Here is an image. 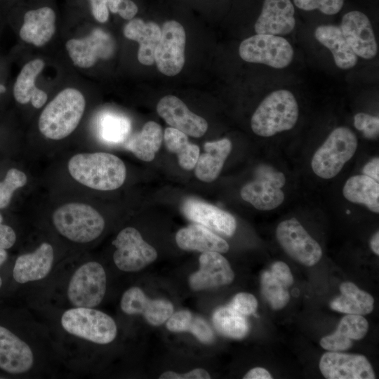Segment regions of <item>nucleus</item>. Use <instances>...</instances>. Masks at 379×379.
<instances>
[{"label":"nucleus","mask_w":379,"mask_h":379,"mask_svg":"<svg viewBox=\"0 0 379 379\" xmlns=\"http://www.w3.org/2000/svg\"><path fill=\"white\" fill-rule=\"evenodd\" d=\"M68 170L79 183L102 191L120 187L126 176L123 161L107 152L77 154L69 159Z\"/></svg>","instance_id":"obj_1"},{"label":"nucleus","mask_w":379,"mask_h":379,"mask_svg":"<svg viewBox=\"0 0 379 379\" xmlns=\"http://www.w3.org/2000/svg\"><path fill=\"white\" fill-rule=\"evenodd\" d=\"M60 330L69 337L86 343L107 345L117 335L115 321L95 307H68L58 318Z\"/></svg>","instance_id":"obj_2"},{"label":"nucleus","mask_w":379,"mask_h":379,"mask_svg":"<svg viewBox=\"0 0 379 379\" xmlns=\"http://www.w3.org/2000/svg\"><path fill=\"white\" fill-rule=\"evenodd\" d=\"M86 107L82 93L74 88L61 91L46 106L39 119V129L51 140L70 135L79 125Z\"/></svg>","instance_id":"obj_3"},{"label":"nucleus","mask_w":379,"mask_h":379,"mask_svg":"<svg viewBox=\"0 0 379 379\" xmlns=\"http://www.w3.org/2000/svg\"><path fill=\"white\" fill-rule=\"evenodd\" d=\"M298 105L288 90H277L266 96L253 113L252 131L262 137H271L294 127L298 119Z\"/></svg>","instance_id":"obj_4"},{"label":"nucleus","mask_w":379,"mask_h":379,"mask_svg":"<svg viewBox=\"0 0 379 379\" xmlns=\"http://www.w3.org/2000/svg\"><path fill=\"white\" fill-rule=\"evenodd\" d=\"M52 220L62 237L78 244L94 241L105 228V220L100 213L81 203H68L58 207L53 213Z\"/></svg>","instance_id":"obj_5"},{"label":"nucleus","mask_w":379,"mask_h":379,"mask_svg":"<svg viewBox=\"0 0 379 379\" xmlns=\"http://www.w3.org/2000/svg\"><path fill=\"white\" fill-rule=\"evenodd\" d=\"M107 290L104 267L94 260L86 261L75 268L65 286L69 307H96L103 300Z\"/></svg>","instance_id":"obj_6"},{"label":"nucleus","mask_w":379,"mask_h":379,"mask_svg":"<svg viewBox=\"0 0 379 379\" xmlns=\"http://www.w3.org/2000/svg\"><path fill=\"white\" fill-rule=\"evenodd\" d=\"M358 140L347 127L335 128L316 151L312 159L313 172L324 179L335 177L354 156Z\"/></svg>","instance_id":"obj_7"},{"label":"nucleus","mask_w":379,"mask_h":379,"mask_svg":"<svg viewBox=\"0 0 379 379\" xmlns=\"http://www.w3.org/2000/svg\"><path fill=\"white\" fill-rule=\"evenodd\" d=\"M36 365L31 343L11 322L0 317V372L10 376H25Z\"/></svg>","instance_id":"obj_8"},{"label":"nucleus","mask_w":379,"mask_h":379,"mask_svg":"<svg viewBox=\"0 0 379 379\" xmlns=\"http://www.w3.org/2000/svg\"><path fill=\"white\" fill-rule=\"evenodd\" d=\"M239 55L248 62L260 63L281 69L293 58V49L284 37L277 35L256 34L244 39L239 48Z\"/></svg>","instance_id":"obj_9"},{"label":"nucleus","mask_w":379,"mask_h":379,"mask_svg":"<svg viewBox=\"0 0 379 379\" xmlns=\"http://www.w3.org/2000/svg\"><path fill=\"white\" fill-rule=\"evenodd\" d=\"M115 247L113 260L117 267L126 272H138L157 258L155 248L147 244L134 227L121 230L112 241Z\"/></svg>","instance_id":"obj_10"},{"label":"nucleus","mask_w":379,"mask_h":379,"mask_svg":"<svg viewBox=\"0 0 379 379\" xmlns=\"http://www.w3.org/2000/svg\"><path fill=\"white\" fill-rule=\"evenodd\" d=\"M281 247L296 262L311 267L321 258L322 249L295 218L281 222L276 230Z\"/></svg>","instance_id":"obj_11"},{"label":"nucleus","mask_w":379,"mask_h":379,"mask_svg":"<svg viewBox=\"0 0 379 379\" xmlns=\"http://www.w3.org/2000/svg\"><path fill=\"white\" fill-rule=\"evenodd\" d=\"M185 32L180 23L168 20L164 23L154 51L158 69L166 76H175L185 64Z\"/></svg>","instance_id":"obj_12"},{"label":"nucleus","mask_w":379,"mask_h":379,"mask_svg":"<svg viewBox=\"0 0 379 379\" xmlns=\"http://www.w3.org/2000/svg\"><path fill=\"white\" fill-rule=\"evenodd\" d=\"M319 370L327 379H375L367 358L362 354L328 351L321 357Z\"/></svg>","instance_id":"obj_13"},{"label":"nucleus","mask_w":379,"mask_h":379,"mask_svg":"<svg viewBox=\"0 0 379 379\" xmlns=\"http://www.w3.org/2000/svg\"><path fill=\"white\" fill-rule=\"evenodd\" d=\"M54 261L53 247L43 242L34 251L17 257L11 271L12 279L21 285L44 280L52 272Z\"/></svg>","instance_id":"obj_14"},{"label":"nucleus","mask_w":379,"mask_h":379,"mask_svg":"<svg viewBox=\"0 0 379 379\" xmlns=\"http://www.w3.org/2000/svg\"><path fill=\"white\" fill-rule=\"evenodd\" d=\"M340 29L354 53L364 59L373 58L378 53V44L368 18L364 13L352 11L345 13Z\"/></svg>","instance_id":"obj_15"},{"label":"nucleus","mask_w":379,"mask_h":379,"mask_svg":"<svg viewBox=\"0 0 379 379\" xmlns=\"http://www.w3.org/2000/svg\"><path fill=\"white\" fill-rule=\"evenodd\" d=\"M65 48L75 66L89 68L99 59L108 58L113 52L114 45L107 34L95 29L84 38L68 40Z\"/></svg>","instance_id":"obj_16"},{"label":"nucleus","mask_w":379,"mask_h":379,"mask_svg":"<svg viewBox=\"0 0 379 379\" xmlns=\"http://www.w3.org/2000/svg\"><path fill=\"white\" fill-rule=\"evenodd\" d=\"M157 111L172 128L192 137H201L208 129L206 121L192 112L180 99L174 95L161 98Z\"/></svg>","instance_id":"obj_17"},{"label":"nucleus","mask_w":379,"mask_h":379,"mask_svg":"<svg viewBox=\"0 0 379 379\" xmlns=\"http://www.w3.org/2000/svg\"><path fill=\"white\" fill-rule=\"evenodd\" d=\"M120 307L126 314H142L152 325L159 326L173 313V305L164 299L151 300L138 286H132L122 295Z\"/></svg>","instance_id":"obj_18"},{"label":"nucleus","mask_w":379,"mask_h":379,"mask_svg":"<svg viewBox=\"0 0 379 379\" xmlns=\"http://www.w3.org/2000/svg\"><path fill=\"white\" fill-rule=\"evenodd\" d=\"M199 270L191 274L190 287L201 291L227 285L232 282L234 273L227 261L220 253L203 252L199 257Z\"/></svg>","instance_id":"obj_19"},{"label":"nucleus","mask_w":379,"mask_h":379,"mask_svg":"<svg viewBox=\"0 0 379 379\" xmlns=\"http://www.w3.org/2000/svg\"><path fill=\"white\" fill-rule=\"evenodd\" d=\"M295 9L291 0H264L255 23L256 34L286 35L295 26Z\"/></svg>","instance_id":"obj_20"},{"label":"nucleus","mask_w":379,"mask_h":379,"mask_svg":"<svg viewBox=\"0 0 379 379\" xmlns=\"http://www.w3.org/2000/svg\"><path fill=\"white\" fill-rule=\"evenodd\" d=\"M182 211L190 220L208 229L227 237L235 232L237 222L234 217L214 205L196 199H188L183 203Z\"/></svg>","instance_id":"obj_21"},{"label":"nucleus","mask_w":379,"mask_h":379,"mask_svg":"<svg viewBox=\"0 0 379 379\" xmlns=\"http://www.w3.org/2000/svg\"><path fill=\"white\" fill-rule=\"evenodd\" d=\"M56 14L53 8L44 6L27 11L20 29V37L26 43L42 46L53 37Z\"/></svg>","instance_id":"obj_22"},{"label":"nucleus","mask_w":379,"mask_h":379,"mask_svg":"<svg viewBox=\"0 0 379 379\" xmlns=\"http://www.w3.org/2000/svg\"><path fill=\"white\" fill-rule=\"evenodd\" d=\"M368 330V323L362 316L347 314L340 321L336 331L320 340V345L332 352H341L352 347L353 340L365 337Z\"/></svg>","instance_id":"obj_23"},{"label":"nucleus","mask_w":379,"mask_h":379,"mask_svg":"<svg viewBox=\"0 0 379 379\" xmlns=\"http://www.w3.org/2000/svg\"><path fill=\"white\" fill-rule=\"evenodd\" d=\"M44 62L36 58L27 62L20 70L13 86V95L20 104L31 102L34 107L41 108L46 102V93L35 85L38 75L44 67Z\"/></svg>","instance_id":"obj_24"},{"label":"nucleus","mask_w":379,"mask_h":379,"mask_svg":"<svg viewBox=\"0 0 379 379\" xmlns=\"http://www.w3.org/2000/svg\"><path fill=\"white\" fill-rule=\"evenodd\" d=\"M175 241L180 248L186 251L226 253L230 248L225 240L199 224L190 225L178 230Z\"/></svg>","instance_id":"obj_25"},{"label":"nucleus","mask_w":379,"mask_h":379,"mask_svg":"<svg viewBox=\"0 0 379 379\" xmlns=\"http://www.w3.org/2000/svg\"><path fill=\"white\" fill-rule=\"evenodd\" d=\"M124 34L128 39L139 44L138 59L145 65L154 62V51L161 36L159 26L153 22H145L140 18H133L124 28Z\"/></svg>","instance_id":"obj_26"},{"label":"nucleus","mask_w":379,"mask_h":379,"mask_svg":"<svg viewBox=\"0 0 379 379\" xmlns=\"http://www.w3.org/2000/svg\"><path fill=\"white\" fill-rule=\"evenodd\" d=\"M204 152L199 154L195 165V175L206 182L215 180L220 173L225 161L232 149L231 141L227 138L207 142L204 145Z\"/></svg>","instance_id":"obj_27"},{"label":"nucleus","mask_w":379,"mask_h":379,"mask_svg":"<svg viewBox=\"0 0 379 379\" xmlns=\"http://www.w3.org/2000/svg\"><path fill=\"white\" fill-rule=\"evenodd\" d=\"M314 37L330 50L337 67L347 69L355 66L357 55L347 42L340 27L319 25L314 30Z\"/></svg>","instance_id":"obj_28"},{"label":"nucleus","mask_w":379,"mask_h":379,"mask_svg":"<svg viewBox=\"0 0 379 379\" xmlns=\"http://www.w3.org/2000/svg\"><path fill=\"white\" fill-rule=\"evenodd\" d=\"M340 295L330 302L333 310L350 314L365 315L373 310L374 298L351 281L340 286Z\"/></svg>","instance_id":"obj_29"},{"label":"nucleus","mask_w":379,"mask_h":379,"mask_svg":"<svg viewBox=\"0 0 379 379\" xmlns=\"http://www.w3.org/2000/svg\"><path fill=\"white\" fill-rule=\"evenodd\" d=\"M240 194L244 201L260 211L273 210L279 207L285 199L281 188L260 178H255L246 184Z\"/></svg>","instance_id":"obj_30"},{"label":"nucleus","mask_w":379,"mask_h":379,"mask_svg":"<svg viewBox=\"0 0 379 379\" xmlns=\"http://www.w3.org/2000/svg\"><path fill=\"white\" fill-rule=\"evenodd\" d=\"M163 140L161 126L153 121H147L142 130L130 137L125 143V147L138 159L144 161H151L159 151Z\"/></svg>","instance_id":"obj_31"},{"label":"nucleus","mask_w":379,"mask_h":379,"mask_svg":"<svg viewBox=\"0 0 379 379\" xmlns=\"http://www.w3.org/2000/svg\"><path fill=\"white\" fill-rule=\"evenodd\" d=\"M344 197L352 203L365 205L373 213H379L378 182L365 175L350 178L343 188Z\"/></svg>","instance_id":"obj_32"},{"label":"nucleus","mask_w":379,"mask_h":379,"mask_svg":"<svg viewBox=\"0 0 379 379\" xmlns=\"http://www.w3.org/2000/svg\"><path fill=\"white\" fill-rule=\"evenodd\" d=\"M164 140L167 149L177 154L178 164L185 170H192L195 167L200 154L199 147L191 143L187 135L172 127L166 128Z\"/></svg>","instance_id":"obj_33"},{"label":"nucleus","mask_w":379,"mask_h":379,"mask_svg":"<svg viewBox=\"0 0 379 379\" xmlns=\"http://www.w3.org/2000/svg\"><path fill=\"white\" fill-rule=\"evenodd\" d=\"M166 328L172 332H191L204 343H210L213 340V333L208 324L188 310L173 313L167 320Z\"/></svg>","instance_id":"obj_34"},{"label":"nucleus","mask_w":379,"mask_h":379,"mask_svg":"<svg viewBox=\"0 0 379 379\" xmlns=\"http://www.w3.org/2000/svg\"><path fill=\"white\" fill-rule=\"evenodd\" d=\"M213 322L216 330L228 338L241 339L248 332V324L244 316L229 306L217 309L213 315Z\"/></svg>","instance_id":"obj_35"},{"label":"nucleus","mask_w":379,"mask_h":379,"mask_svg":"<svg viewBox=\"0 0 379 379\" xmlns=\"http://www.w3.org/2000/svg\"><path fill=\"white\" fill-rule=\"evenodd\" d=\"M131 130L129 120L121 115L106 114L99 123V132L103 140L110 143H120L128 137Z\"/></svg>","instance_id":"obj_36"},{"label":"nucleus","mask_w":379,"mask_h":379,"mask_svg":"<svg viewBox=\"0 0 379 379\" xmlns=\"http://www.w3.org/2000/svg\"><path fill=\"white\" fill-rule=\"evenodd\" d=\"M262 293L273 310L284 308L290 300V294L269 271H265L261 275Z\"/></svg>","instance_id":"obj_37"},{"label":"nucleus","mask_w":379,"mask_h":379,"mask_svg":"<svg viewBox=\"0 0 379 379\" xmlns=\"http://www.w3.org/2000/svg\"><path fill=\"white\" fill-rule=\"evenodd\" d=\"M27 175L17 168L8 171L4 180L0 182V208H4L11 202L13 192L27 182Z\"/></svg>","instance_id":"obj_38"},{"label":"nucleus","mask_w":379,"mask_h":379,"mask_svg":"<svg viewBox=\"0 0 379 379\" xmlns=\"http://www.w3.org/2000/svg\"><path fill=\"white\" fill-rule=\"evenodd\" d=\"M293 4L303 11L319 10L326 15H334L341 10L344 0H293Z\"/></svg>","instance_id":"obj_39"},{"label":"nucleus","mask_w":379,"mask_h":379,"mask_svg":"<svg viewBox=\"0 0 379 379\" xmlns=\"http://www.w3.org/2000/svg\"><path fill=\"white\" fill-rule=\"evenodd\" d=\"M354 126L362 131L365 138L376 139L379 135V118L367 113L359 112L354 117Z\"/></svg>","instance_id":"obj_40"},{"label":"nucleus","mask_w":379,"mask_h":379,"mask_svg":"<svg viewBox=\"0 0 379 379\" xmlns=\"http://www.w3.org/2000/svg\"><path fill=\"white\" fill-rule=\"evenodd\" d=\"M258 305V300L253 295L241 292L234 295L228 306L244 316H248L255 312Z\"/></svg>","instance_id":"obj_41"},{"label":"nucleus","mask_w":379,"mask_h":379,"mask_svg":"<svg viewBox=\"0 0 379 379\" xmlns=\"http://www.w3.org/2000/svg\"><path fill=\"white\" fill-rule=\"evenodd\" d=\"M256 178H260L271 182L279 188H282L286 184V177L282 172L277 171L274 168L262 165L257 168Z\"/></svg>","instance_id":"obj_42"},{"label":"nucleus","mask_w":379,"mask_h":379,"mask_svg":"<svg viewBox=\"0 0 379 379\" xmlns=\"http://www.w3.org/2000/svg\"><path fill=\"white\" fill-rule=\"evenodd\" d=\"M270 272L286 288L291 286L293 283L291 270L284 262L277 261L274 262L271 266Z\"/></svg>","instance_id":"obj_43"},{"label":"nucleus","mask_w":379,"mask_h":379,"mask_svg":"<svg viewBox=\"0 0 379 379\" xmlns=\"http://www.w3.org/2000/svg\"><path fill=\"white\" fill-rule=\"evenodd\" d=\"M160 379H209V373L203 368H195L188 373L180 374L174 371H166L162 373Z\"/></svg>","instance_id":"obj_44"},{"label":"nucleus","mask_w":379,"mask_h":379,"mask_svg":"<svg viewBox=\"0 0 379 379\" xmlns=\"http://www.w3.org/2000/svg\"><path fill=\"white\" fill-rule=\"evenodd\" d=\"M16 234L9 225L3 223V217L0 214V248L9 249L16 241Z\"/></svg>","instance_id":"obj_45"},{"label":"nucleus","mask_w":379,"mask_h":379,"mask_svg":"<svg viewBox=\"0 0 379 379\" xmlns=\"http://www.w3.org/2000/svg\"><path fill=\"white\" fill-rule=\"evenodd\" d=\"M93 18L99 22L104 23L109 18L107 0H88Z\"/></svg>","instance_id":"obj_46"},{"label":"nucleus","mask_w":379,"mask_h":379,"mask_svg":"<svg viewBox=\"0 0 379 379\" xmlns=\"http://www.w3.org/2000/svg\"><path fill=\"white\" fill-rule=\"evenodd\" d=\"M136 4L131 0H122L117 8V13L125 20L133 19L138 13Z\"/></svg>","instance_id":"obj_47"},{"label":"nucleus","mask_w":379,"mask_h":379,"mask_svg":"<svg viewBox=\"0 0 379 379\" xmlns=\"http://www.w3.org/2000/svg\"><path fill=\"white\" fill-rule=\"evenodd\" d=\"M364 175L379 181V158L374 157L367 162L362 169Z\"/></svg>","instance_id":"obj_48"},{"label":"nucleus","mask_w":379,"mask_h":379,"mask_svg":"<svg viewBox=\"0 0 379 379\" xmlns=\"http://www.w3.org/2000/svg\"><path fill=\"white\" fill-rule=\"evenodd\" d=\"M244 379H272L270 372L261 367H255L247 372L244 376Z\"/></svg>","instance_id":"obj_49"},{"label":"nucleus","mask_w":379,"mask_h":379,"mask_svg":"<svg viewBox=\"0 0 379 379\" xmlns=\"http://www.w3.org/2000/svg\"><path fill=\"white\" fill-rule=\"evenodd\" d=\"M8 258V254L6 249L0 248V291L4 285V280L1 274L2 267Z\"/></svg>","instance_id":"obj_50"},{"label":"nucleus","mask_w":379,"mask_h":379,"mask_svg":"<svg viewBox=\"0 0 379 379\" xmlns=\"http://www.w3.org/2000/svg\"><path fill=\"white\" fill-rule=\"evenodd\" d=\"M370 247L373 252L377 255H379V232L377 231L371 237Z\"/></svg>","instance_id":"obj_51"},{"label":"nucleus","mask_w":379,"mask_h":379,"mask_svg":"<svg viewBox=\"0 0 379 379\" xmlns=\"http://www.w3.org/2000/svg\"><path fill=\"white\" fill-rule=\"evenodd\" d=\"M122 0H107L109 11L112 13H117V8Z\"/></svg>","instance_id":"obj_52"},{"label":"nucleus","mask_w":379,"mask_h":379,"mask_svg":"<svg viewBox=\"0 0 379 379\" xmlns=\"http://www.w3.org/2000/svg\"><path fill=\"white\" fill-rule=\"evenodd\" d=\"M5 91H6V87L4 85L0 84V93H4Z\"/></svg>","instance_id":"obj_53"}]
</instances>
